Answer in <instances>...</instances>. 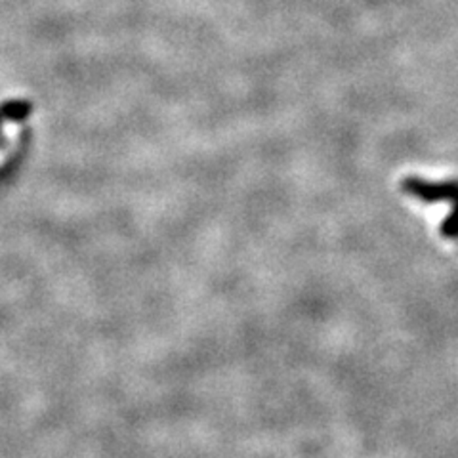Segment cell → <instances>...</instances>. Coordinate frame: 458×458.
<instances>
[{"label": "cell", "instance_id": "3", "mask_svg": "<svg viewBox=\"0 0 458 458\" xmlns=\"http://www.w3.org/2000/svg\"><path fill=\"white\" fill-rule=\"evenodd\" d=\"M441 235L447 239H458V200L454 203L451 216L441 224Z\"/></svg>", "mask_w": 458, "mask_h": 458}, {"label": "cell", "instance_id": "2", "mask_svg": "<svg viewBox=\"0 0 458 458\" xmlns=\"http://www.w3.org/2000/svg\"><path fill=\"white\" fill-rule=\"evenodd\" d=\"M31 107L23 102H16V104H6L4 107H0V114H3L4 119H12V121H21L25 119Z\"/></svg>", "mask_w": 458, "mask_h": 458}, {"label": "cell", "instance_id": "1", "mask_svg": "<svg viewBox=\"0 0 458 458\" xmlns=\"http://www.w3.org/2000/svg\"><path fill=\"white\" fill-rule=\"evenodd\" d=\"M403 191L422 203H456L458 200V182H426L420 178H405L401 183Z\"/></svg>", "mask_w": 458, "mask_h": 458}]
</instances>
